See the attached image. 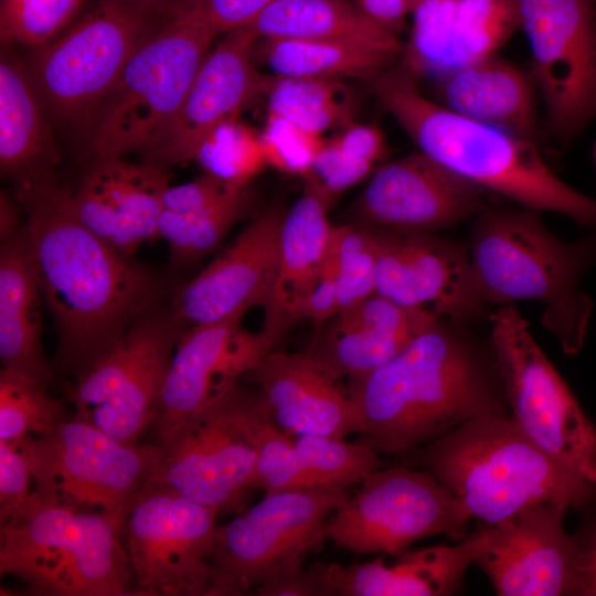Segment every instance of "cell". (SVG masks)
<instances>
[{"label": "cell", "mask_w": 596, "mask_h": 596, "mask_svg": "<svg viewBox=\"0 0 596 596\" xmlns=\"http://www.w3.org/2000/svg\"><path fill=\"white\" fill-rule=\"evenodd\" d=\"M17 201L56 330L55 365L78 376L158 306L161 284L77 219L67 189L54 183Z\"/></svg>", "instance_id": "6da1fadb"}, {"label": "cell", "mask_w": 596, "mask_h": 596, "mask_svg": "<svg viewBox=\"0 0 596 596\" xmlns=\"http://www.w3.org/2000/svg\"><path fill=\"white\" fill-rule=\"evenodd\" d=\"M458 323L438 319L387 363L348 380L362 423L355 440L400 457L472 418L507 415L493 355Z\"/></svg>", "instance_id": "7a4b0ae2"}, {"label": "cell", "mask_w": 596, "mask_h": 596, "mask_svg": "<svg viewBox=\"0 0 596 596\" xmlns=\"http://www.w3.org/2000/svg\"><path fill=\"white\" fill-rule=\"evenodd\" d=\"M400 61L369 81L372 93L418 150L476 183L532 211L596 227V198L564 182L538 142L464 117L427 98Z\"/></svg>", "instance_id": "3957f363"}, {"label": "cell", "mask_w": 596, "mask_h": 596, "mask_svg": "<svg viewBox=\"0 0 596 596\" xmlns=\"http://www.w3.org/2000/svg\"><path fill=\"white\" fill-rule=\"evenodd\" d=\"M400 457L430 472L482 523L540 503L584 510L596 501V486L543 451L508 415L472 418Z\"/></svg>", "instance_id": "277c9868"}, {"label": "cell", "mask_w": 596, "mask_h": 596, "mask_svg": "<svg viewBox=\"0 0 596 596\" xmlns=\"http://www.w3.org/2000/svg\"><path fill=\"white\" fill-rule=\"evenodd\" d=\"M468 251L487 305L542 304V323L563 352H581L594 306L581 280L596 263V234L567 242L551 233L536 211L486 205L475 216Z\"/></svg>", "instance_id": "5b68a950"}, {"label": "cell", "mask_w": 596, "mask_h": 596, "mask_svg": "<svg viewBox=\"0 0 596 596\" xmlns=\"http://www.w3.org/2000/svg\"><path fill=\"white\" fill-rule=\"evenodd\" d=\"M125 520L39 490L1 525L0 573L49 596H123L135 585Z\"/></svg>", "instance_id": "8992f818"}, {"label": "cell", "mask_w": 596, "mask_h": 596, "mask_svg": "<svg viewBox=\"0 0 596 596\" xmlns=\"http://www.w3.org/2000/svg\"><path fill=\"white\" fill-rule=\"evenodd\" d=\"M216 36L190 0L127 63L86 140L91 160L147 156L166 137Z\"/></svg>", "instance_id": "52a82bcc"}, {"label": "cell", "mask_w": 596, "mask_h": 596, "mask_svg": "<svg viewBox=\"0 0 596 596\" xmlns=\"http://www.w3.org/2000/svg\"><path fill=\"white\" fill-rule=\"evenodd\" d=\"M167 17L139 0H91L25 66L53 125L86 141L129 60Z\"/></svg>", "instance_id": "ba28073f"}, {"label": "cell", "mask_w": 596, "mask_h": 596, "mask_svg": "<svg viewBox=\"0 0 596 596\" xmlns=\"http://www.w3.org/2000/svg\"><path fill=\"white\" fill-rule=\"evenodd\" d=\"M490 322L510 417L543 451L596 486V426L514 308H499Z\"/></svg>", "instance_id": "9c48e42d"}, {"label": "cell", "mask_w": 596, "mask_h": 596, "mask_svg": "<svg viewBox=\"0 0 596 596\" xmlns=\"http://www.w3.org/2000/svg\"><path fill=\"white\" fill-rule=\"evenodd\" d=\"M268 414L260 391L238 382L185 423L149 481L217 512L241 509L255 489L256 432Z\"/></svg>", "instance_id": "30bf717a"}, {"label": "cell", "mask_w": 596, "mask_h": 596, "mask_svg": "<svg viewBox=\"0 0 596 596\" xmlns=\"http://www.w3.org/2000/svg\"><path fill=\"white\" fill-rule=\"evenodd\" d=\"M349 489L265 492L217 525L207 596H240L268 578L301 567L327 541L326 522Z\"/></svg>", "instance_id": "8fae6325"}, {"label": "cell", "mask_w": 596, "mask_h": 596, "mask_svg": "<svg viewBox=\"0 0 596 596\" xmlns=\"http://www.w3.org/2000/svg\"><path fill=\"white\" fill-rule=\"evenodd\" d=\"M10 444L24 456L35 490L124 520L166 453L157 443H125L74 417L47 434Z\"/></svg>", "instance_id": "7c38bea8"}, {"label": "cell", "mask_w": 596, "mask_h": 596, "mask_svg": "<svg viewBox=\"0 0 596 596\" xmlns=\"http://www.w3.org/2000/svg\"><path fill=\"white\" fill-rule=\"evenodd\" d=\"M188 327L170 307L156 306L67 390L72 417L125 443H139L156 418L160 391L175 349Z\"/></svg>", "instance_id": "4fadbf2b"}, {"label": "cell", "mask_w": 596, "mask_h": 596, "mask_svg": "<svg viewBox=\"0 0 596 596\" xmlns=\"http://www.w3.org/2000/svg\"><path fill=\"white\" fill-rule=\"evenodd\" d=\"M330 514L327 539L355 554L405 550L422 539L467 535L469 514L430 472L412 466L381 467Z\"/></svg>", "instance_id": "5bb4252c"}, {"label": "cell", "mask_w": 596, "mask_h": 596, "mask_svg": "<svg viewBox=\"0 0 596 596\" xmlns=\"http://www.w3.org/2000/svg\"><path fill=\"white\" fill-rule=\"evenodd\" d=\"M545 131L570 146L596 119V0H514Z\"/></svg>", "instance_id": "9a60e30c"}, {"label": "cell", "mask_w": 596, "mask_h": 596, "mask_svg": "<svg viewBox=\"0 0 596 596\" xmlns=\"http://www.w3.org/2000/svg\"><path fill=\"white\" fill-rule=\"evenodd\" d=\"M219 512L148 481L125 518L135 585L130 595L207 596Z\"/></svg>", "instance_id": "2e32d148"}, {"label": "cell", "mask_w": 596, "mask_h": 596, "mask_svg": "<svg viewBox=\"0 0 596 596\" xmlns=\"http://www.w3.org/2000/svg\"><path fill=\"white\" fill-rule=\"evenodd\" d=\"M567 508L540 503L477 528L473 565L499 596H582V545L564 528Z\"/></svg>", "instance_id": "e0dca14e"}, {"label": "cell", "mask_w": 596, "mask_h": 596, "mask_svg": "<svg viewBox=\"0 0 596 596\" xmlns=\"http://www.w3.org/2000/svg\"><path fill=\"white\" fill-rule=\"evenodd\" d=\"M246 312L188 327L180 337L151 426L155 443L164 449L196 412L237 384L272 350L260 332L243 327Z\"/></svg>", "instance_id": "ac0fdd59"}, {"label": "cell", "mask_w": 596, "mask_h": 596, "mask_svg": "<svg viewBox=\"0 0 596 596\" xmlns=\"http://www.w3.org/2000/svg\"><path fill=\"white\" fill-rule=\"evenodd\" d=\"M368 228L376 256V294L459 323L486 316L488 305L467 246L433 233Z\"/></svg>", "instance_id": "d6986e66"}, {"label": "cell", "mask_w": 596, "mask_h": 596, "mask_svg": "<svg viewBox=\"0 0 596 596\" xmlns=\"http://www.w3.org/2000/svg\"><path fill=\"white\" fill-rule=\"evenodd\" d=\"M485 190L422 151L379 167L353 205L356 224L434 233L475 217Z\"/></svg>", "instance_id": "ffe728a7"}, {"label": "cell", "mask_w": 596, "mask_h": 596, "mask_svg": "<svg viewBox=\"0 0 596 596\" xmlns=\"http://www.w3.org/2000/svg\"><path fill=\"white\" fill-rule=\"evenodd\" d=\"M257 35L251 25L228 33L207 53L161 143L145 160L170 168L192 160L202 140L219 125L264 96L270 74L253 63Z\"/></svg>", "instance_id": "44dd1931"}, {"label": "cell", "mask_w": 596, "mask_h": 596, "mask_svg": "<svg viewBox=\"0 0 596 596\" xmlns=\"http://www.w3.org/2000/svg\"><path fill=\"white\" fill-rule=\"evenodd\" d=\"M286 210L254 214L235 240L174 294L170 310L187 327L215 322L263 306L275 277Z\"/></svg>", "instance_id": "7402d4cb"}, {"label": "cell", "mask_w": 596, "mask_h": 596, "mask_svg": "<svg viewBox=\"0 0 596 596\" xmlns=\"http://www.w3.org/2000/svg\"><path fill=\"white\" fill-rule=\"evenodd\" d=\"M169 185L168 168L160 164L104 158L92 160L68 198L89 231L131 257L141 245L158 240L161 201Z\"/></svg>", "instance_id": "603a6c76"}, {"label": "cell", "mask_w": 596, "mask_h": 596, "mask_svg": "<svg viewBox=\"0 0 596 596\" xmlns=\"http://www.w3.org/2000/svg\"><path fill=\"white\" fill-rule=\"evenodd\" d=\"M244 377L260 391L275 423L292 436L361 433V416L347 387L307 352L272 349Z\"/></svg>", "instance_id": "cb8c5ba5"}, {"label": "cell", "mask_w": 596, "mask_h": 596, "mask_svg": "<svg viewBox=\"0 0 596 596\" xmlns=\"http://www.w3.org/2000/svg\"><path fill=\"white\" fill-rule=\"evenodd\" d=\"M438 319L374 292L320 324L306 352L333 379L350 380L387 363Z\"/></svg>", "instance_id": "d4e9b609"}, {"label": "cell", "mask_w": 596, "mask_h": 596, "mask_svg": "<svg viewBox=\"0 0 596 596\" xmlns=\"http://www.w3.org/2000/svg\"><path fill=\"white\" fill-rule=\"evenodd\" d=\"M332 201L309 177L298 200L286 210L277 266L264 305L259 331L275 345L300 319L301 307L321 276L332 231L328 211Z\"/></svg>", "instance_id": "484cf974"}, {"label": "cell", "mask_w": 596, "mask_h": 596, "mask_svg": "<svg viewBox=\"0 0 596 596\" xmlns=\"http://www.w3.org/2000/svg\"><path fill=\"white\" fill-rule=\"evenodd\" d=\"M477 544L476 529L455 545L384 553L351 565L312 566L332 596H448L461 588Z\"/></svg>", "instance_id": "4316f807"}, {"label": "cell", "mask_w": 596, "mask_h": 596, "mask_svg": "<svg viewBox=\"0 0 596 596\" xmlns=\"http://www.w3.org/2000/svg\"><path fill=\"white\" fill-rule=\"evenodd\" d=\"M52 120L11 47L0 61V168L15 200L56 183L61 159Z\"/></svg>", "instance_id": "83f0119b"}, {"label": "cell", "mask_w": 596, "mask_h": 596, "mask_svg": "<svg viewBox=\"0 0 596 596\" xmlns=\"http://www.w3.org/2000/svg\"><path fill=\"white\" fill-rule=\"evenodd\" d=\"M535 91L531 74L497 54L457 67L436 83L437 103L446 108L538 142Z\"/></svg>", "instance_id": "f1b7e54d"}, {"label": "cell", "mask_w": 596, "mask_h": 596, "mask_svg": "<svg viewBox=\"0 0 596 596\" xmlns=\"http://www.w3.org/2000/svg\"><path fill=\"white\" fill-rule=\"evenodd\" d=\"M43 305L23 224L0 246L1 368L47 385L52 369L42 347Z\"/></svg>", "instance_id": "f546056e"}, {"label": "cell", "mask_w": 596, "mask_h": 596, "mask_svg": "<svg viewBox=\"0 0 596 596\" xmlns=\"http://www.w3.org/2000/svg\"><path fill=\"white\" fill-rule=\"evenodd\" d=\"M257 39H300L353 43L402 54L398 36L349 0H277L252 24Z\"/></svg>", "instance_id": "4dcf8cb0"}, {"label": "cell", "mask_w": 596, "mask_h": 596, "mask_svg": "<svg viewBox=\"0 0 596 596\" xmlns=\"http://www.w3.org/2000/svg\"><path fill=\"white\" fill-rule=\"evenodd\" d=\"M254 53L273 75L329 81H370L401 57L366 45L300 39H257Z\"/></svg>", "instance_id": "1f68e13d"}, {"label": "cell", "mask_w": 596, "mask_h": 596, "mask_svg": "<svg viewBox=\"0 0 596 596\" xmlns=\"http://www.w3.org/2000/svg\"><path fill=\"white\" fill-rule=\"evenodd\" d=\"M345 81L270 75L267 113L322 135L354 123L355 100Z\"/></svg>", "instance_id": "d6a6232c"}, {"label": "cell", "mask_w": 596, "mask_h": 596, "mask_svg": "<svg viewBox=\"0 0 596 596\" xmlns=\"http://www.w3.org/2000/svg\"><path fill=\"white\" fill-rule=\"evenodd\" d=\"M253 205V193L246 185L196 213L161 211L158 238L168 243L171 265L182 268L212 253L230 230L251 214Z\"/></svg>", "instance_id": "836d02e7"}, {"label": "cell", "mask_w": 596, "mask_h": 596, "mask_svg": "<svg viewBox=\"0 0 596 596\" xmlns=\"http://www.w3.org/2000/svg\"><path fill=\"white\" fill-rule=\"evenodd\" d=\"M443 7L453 70L497 54L519 29L514 0H443Z\"/></svg>", "instance_id": "e575fe53"}, {"label": "cell", "mask_w": 596, "mask_h": 596, "mask_svg": "<svg viewBox=\"0 0 596 596\" xmlns=\"http://www.w3.org/2000/svg\"><path fill=\"white\" fill-rule=\"evenodd\" d=\"M386 151V138L377 125L354 121L324 140L306 177L333 201L372 172Z\"/></svg>", "instance_id": "d590c367"}, {"label": "cell", "mask_w": 596, "mask_h": 596, "mask_svg": "<svg viewBox=\"0 0 596 596\" xmlns=\"http://www.w3.org/2000/svg\"><path fill=\"white\" fill-rule=\"evenodd\" d=\"M71 417L45 384L1 368L0 440L14 443L28 435H44Z\"/></svg>", "instance_id": "8d00e7d4"}, {"label": "cell", "mask_w": 596, "mask_h": 596, "mask_svg": "<svg viewBox=\"0 0 596 596\" xmlns=\"http://www.w3.org/2000/svg\"><path fill=\"white\" fill-rule=\"evenodd\" d=\"M204 173L236 187L251 184L267 164L259 132L238 118L215 127L193 158Z\"/></svg>", "instance_id": "74e56055"}, {"label": "cell", "mask_w": 596, "mask_h": 596, "mask_svg": "<svg viewBox=\"0 0 596 596\" xmlns=\"http://www.w3.org/2000/svg\"><path fill=\"white\" fill-rule=\"evenodd\" d=\"M297 451L312 477L324 489H349L384 466L368 445L331 436H294Z\"/></svg>", "instance_id": "f35d334b"}, {"label": "cell", "mask_w": 596, "mask_h": 596, "mask_svg": "<svg viewBox=\"0 0 596 596\" xmlns=\"http://www.w3.org/2000/svg\"><path fill=\"white\" fill-rule=\"evenodd\" d=\"M326 260L334 274L339 312L375 292L376 256L366 226L333 225Z\"/></svg>", "instance_id": "ab89813d"}, {"label": "cell", "mask_w": 596, "mask_h": 596, "mask_svg": "<svg viewBox=\"0 0 596 596\" xmlns=\"http://www.w3.org/2000/svg\"><path fill=\"white\" fill-rule=\"evenodd\" d=\"M91 0H0V38L3 47L39 49L62 34L84 12Z\"/></svg>", "instance_id": "60d3db41"}, {"label": "cell", "mask_w": 596, "mask_h": 596, "mask_svg": "<svg viewBox=\"0 0 596 596\" xmlns=\"http://www.w3.org/2000/svg\"><path fill=\"white\" fill-rule=\"evenodd\" d=\"M255 488L265 492L321 490L301 460L295 437L281 429L272 414L265 416L256 432Z\"/></svg>", "instance_id": "b9f144b4"}, {"label": "cell", "mask_w": 596, "mask_h": 596, "mask_svg": "<svg viewBox=\"0 0 596 596\" xmlns=\"http://www.w3.org/2000/svg\"><path fill=\"white\" fill-rule=\"evenodd\" d=\"M259 137L268 166L302 177L310 172L326 140L322 135L272 113H267Z\"/></svg>", "instance_id": "7bdbcfd3"}, {"label": "cell", "mask_w": 596, "mask_h": 596, "mask_svg": "<svg viewBox=\"0 0 596 596\" xmlns=\"http://www.w3.org/2000/svg\"><path fill=\"white\" fill-rule=\"evenodd\" d=\"M32 473L21 451L0 440V524L3 525L31 496Z\"/></svg>", "instance_id": "ee69618b"}, {"label": "cell", "mask_w": 596, "mask_h": 596, "mask_svg": "<svg viewBox=\"0 0 596 596\" xmlns=\"http://www.w3.org/2000/svg\"><path fill=\"white\" fill-rule=\"evenodd\" d=\"M240 188L243 187H236L203 173L190 182L169 185L162 196L161 211L179 214L196 213L213 205Z\"/></svg>", "instance_id": "f6af8a7d"}, {"label": "cell", "mask_w": 596, "mask_h": 596, "mask_svg": "<svg viewBox=\"0 0 596 596\" xmlns=\"http://www.w3.org/2000/svg\"><path fill=\"white\" fill-rule=\"evenodd\" d=\"M216 35L249 25L277 0H191Z\"/></svg>", "instance_id": "bcb514c9"}, {"label": "cell", "mask_w": 596, "mask_h": 596, "mask_svg": "<svg viewBox=\"0 0 596 596\" xmlns=\"http://www.w3.org/2000/svg\"><path fill=\"white\" fill-rule=\"evenodd\" d=\"M254 590L258 596H332L313 566L308 570L301 566L268 578Z\"/></svg>", "instance_id": "7dc6e473"}, {"label": "cell", "mask_w": 596, "mask_h": 596, "mask_svg": "<svg viewBox=\"0 0 596 596\" xmlns=\"http://www.w3.org/2000/svg\"><path fill=\"white\" fill-rule=\"evenodd\" d=\"M338 312L339 305L334 274L324 259L321 276L301 307L300 319H308L320 326Z\"/></svg>", "instance_id": "c3c4849f"}, {"label": "cell", "mask_w": 596, "mask_h": 596, "mask_svg": "<svg viewBox=\"0 0 596 596\" xmlns=\"http://www.w3.org/2000/svg\"><path fill=\"white\" fill-rule=\"evenodd\" d=\"M375 23L398 36L411 14L408 0H351Z\"/></svg>", "instance_id": "681fc988"}, {"label": "cell", "mask_w": 596, "mask_h": 596, "mask_svg": "<svg viewBox=\"0 0 596 596\" xmlns=\"http://www.w3.org/2000/svg\"><path fill=\"white\" fill-rule=\"evenodd\" d=\"M576 534L582 545L583 555L582 596H596V515Z\"/></svg>", "instance_id": "f907efd6"}, {"label": "cell", "mask_w": 596, "mask_h": 596, "mask_svg": "<svg viewBox=\"0 0 596 596\" xmlns=\"http://www.w3.org/2000/svg\"><path fill=\"white\" fill-rule=\"evenodd\" d=\"M17 200L13 199L8 192L1 191L0 199V238L3 240L21 226L19 225V207L17 206Z\"/></svg>", "instance_id": "816d5d0a"}, {"label": "cell", "mask_w": 596, "mask_h": 596, "mask_svg": "<svg viewBox=\"0 0 596 596\" xmlns=\"http://www.w3.org/2000/svg\"><path fill=\"white\" fill-rule=\"evenodd\" d=\"M151 8L163 17H169L173 14L179 9L183 8L190 0H139Z\"/></svg>", "instance_id": "f5cc1de1"}, {"label": "cell", "mask_w": 596, "mask_h": 596, "mask_svg": "<svg viewBox=\"0 0 596 596\" xmlns=\"http://www.w3.org/2000/svg\"><path fill=\"white\" fill-rule=\"evenodd\" d=\"M409 1V6H411V12L412 10L417 6L421 2L425 1V0H408Z\"/></svg>", "instance_id": "db71d44e"}, {"label": "cell", "mask_w": 596, "mask_h": 596, "mask_svg": "<svg viewBox=\"0 0 596 596\" xmlns=\"http://www.w3.org/2000/svg\"><path fill=\"white\" fill-rule=\"evenodd\" d=\"M595 161H596V157H595Z\"/></svg>", "instance_id": "11a10c76"}]
</instances>
